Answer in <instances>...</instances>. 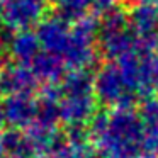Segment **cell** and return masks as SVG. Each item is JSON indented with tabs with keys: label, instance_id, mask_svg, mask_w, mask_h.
I'll return each instance as SVG.
<instances>
[{
	"label": "cell",
	"instance_id": "21",
	"mask_svg": "<svg viewBox=\"0 0 158 158\" xmlns=\"http://www.w3.org/2000/svg\"><path fill=\"white\" fill-rule=\"evenodd\" d=\"M156 7H158V2H156Z\"/></svg>",
	"mask_w": 158,
	"mask_h": 158
},
{
	"label": "cell",
	"instance_id": "13",
	"mask_svg": "<svg viewBox=\"0 0 158 158\" xmlns=\"http://www.w3.org/2000/svg\"><path fill=\"white\" fill-rule=\"evenodd\" d=\"M97 151L87 144H72L66 141L61 148L55 151L53 155H49V158H95Z\"/></svg>",
	"mask_w": 158,
	"mask_h": 158
},
{
	"label": "cell",
	"instance_id": "3",
	"mask_svg": "<svg viewBox=\"0 0 158 158\" xmlns=\"http://www.w3.org/2000/svg\"><path fill=\"white\" fill-rule=\"evenodd\" d=\"M44 19V0H0V22L10 31H24Z\"/></svg>",
	"mask_w": 158,
	"mask_h": 158
},
{
	"label": "cell",
	"instance_id": "16",
	"mask_svg": "<svg viewBox=\"0 0 158 158\" xmlns=\"http://www.w3.org/2000/svg\"><path fill=\"white\" fill-rule=\"evenodd\" d=\"M5 123V116H4V106H2V102H0V126H4Z\"/></svg>",
	"mask_w": 158,
	"mask_h": 158
},
{
	"label": "cell",
	"instance_id": "4",
	"mask_svg": "<svg viewBox=\"0 0 158 158\" xmlns=\"http://www.w3.org/2000/svg\"><path fill=\"white\" fill-rule=\"evenodd\" d=\"M129 29L138 38L141 48H158V7L153 2L133 4L127 12Z\"/></svg>",
	"mask_w": 158,
	"mask_h": 158
},
{
	"label": "cell",
	"instance_id": "8",
	"mask_svg": "<svg viewBox=\"0 0 158 158\" xmlns=\"http://www.w3.org/2000/svg\"><path fill=\"white\" fill-rule=\"evenodd\" d=\"M4 106L5 123L10 127L17 129H27L31 124L36 123V114H38V100L27 94H17V95L4 97L2 100Z\"/></svg>",
	"mask_w": 158,
	"mask_h": 158
},
{
	"label": "cell",
	"instance_id": "2",
	"mask_svg": "<svg viewBox=\"0 0 158 158\" xmlns=\"http://www.w3.org/2000/svg\"><path fill=\"white\" fill-rule=\"evenodd\" d=\"M94 92L102 106L107 107H134L139 99L136 92L131 89L126 77L123 75L116 61H107L97 70Z\"/></svg>",
	"mask_w": 158,
	"mask_h": 158
},
{
	"label": "cell",
	"instance_id": "10",
	"mask_svg": "<svg viewBox=\"0 0 158 158\" xmlns=\"http://www.w3.org/2000/svg\"><path fill=\"white\" fill-rule=\"evenodd\" d=\"M41 41L38 34L32 32L31 29L24 31H15L14 36L9 39V53L10 56L19 63V65H31L34 58L39 55L41 49Z\"/></svg>",
	"mask_w": 158,
	"mask_h": 158
},
{
	"label": "cell",
	"instance_id": "11",
	"mask_svg": "<svg viewBox=\"0 0 158 158\" xmlns=\"http://www.w3.org/2000/svg\"><path fill=\"white\" fill-rule=\"evenodd\" d=\"M4 150L5 155L12 158H34V151L26 129L9 127L4 131Z\"/></svg>",
	"mask_w": 158,
	"mask_h": 158
},
{
	"label": "cell",
	"instance_id": "15",
	"mask_svg": "<svg viewBox=\"0 0 158 158\" xmlns=\"http://www.w3.org/2000/svg\"><path fill=\"white\" fill-rule=\"evenodd\" d=\"M5 150H4V131H2V126H0V158H4Z\"/></svg>",
	"mask_w": 158,
	"mask_h": 158
},
{
	"label": "cell",
	"instance_id": "17",
	"mask_svg": "<svg viewBox=\"0 0 158 158\" xmlns=\"http://www.w3.org/2000/svg\"><path fill=\"white\" fill-rule=\"evenodd\" d=\"M136 158H158V156L153 153H144V155H139V156H136Z\"/></svg>",
	"mask_w": 158,
	"mask_h": 158
},
{
	"label": "cell",
	"instance_id": "1",
	"mask_svg": "<svg viewBox=\"0 0 158 158\" xmlns=\"http://www.w3.org/2000/svg\"><path fill=\"white\" fill-rule=\"evenodd\" d=\"M89 131L100 158H136L144 151V123L134 107L97 112L89 124Z\"/></svg>",
	"mask_w": 158,
	"mask_h": 158
},
{
	"label": "cell",
	"instance_id": "7",
	"mask_svg": "<svg viewBox=\"0 0 158 158\" xmlns=\"http://www.w3.org/2000/svg\"><path fill=\"white\" fill-rule=\"evenodd\" d=\"M38 87V78L27 65H2L0 66V95H17L32 92Z\"/></svg>",
	"mask_w": 158,
	"mask_h": 158
},
{
	"label": "cell",
	"instance_id": "5",
	"mask_svg": "<svg viewBox=\"0 0 158 158\" xmlns=\"http://www.w3.org/2000/svg\"><path fill=\"white\" fill-rule=\"evenodd\" d=\"M95 94H63L60 100V114L66 126H85L90 124L97 114Z\"/></svg>",
	"mask_w": 158,
	"mask_h": 158
},
{
	"label": "cell",
	"instance_id": "9",
	"mask_svg": "<svg viewBox=\"0 0 158 158\" xmlns=\"http://www.w3.org/2000/svg\"><path fill=\"white\" fill-rule=\"evenodd\" d=\"M29 66H31L32 73L36 75L38 82H43L44 85H58L66 77L65 61L60 56L48 51L39 53Z\"/></svg>",
	"mask_w": 158,
	"mask_h": 158
},
{
	"label": "cell",
	"instance_id": "20",
	"mask_svg": "<svg viewBox=\"0 0 158 158\" xmlns=\"http://www.w3.org/2000/svg\"><path fill=\"white\" fill-rule=\"evenodd\" d=\"M39 158H49V156H39Z\"/></svg>",
	"mask_w": 158,
	"mask_h": 158
},
{
	"label": "cell",
	"instance_id": "18",
	"mask_svg": "<svg viewBox=\"0 0 158 158\" xmlns=\"http://www.w3.org/2000/svg\"><path fill=\"white\" fill-rule=\"evenodd\" d=\"M131 4H138V2H158V0H127Z\"/></svg>",
	"mask_w": 158,
	"mask_h": 158
},
{
	"label": "cell",
	"instance_id": "22",
	"mask_svg": "<svg viewBox=\"0 0 158 158\" xmlns=\"http://www.w3.org/2000/svg\"><path fill=\"white\" fill-rule=\"evenodd\" d=\"M9 158H12V156H9Z\"/></svg>",
	"mask_w": 158,
	"mask_h": 158
},
{
	"label": "cell",
	"instance_id": "19",
	"mask_svg": "<svg viewBox=\"0 0 158 158\" xmlns=\"http://www.w3.org/2000/svg\"><path fill=\"white\" fill-rule=\"evenodd\" d=\"M44 2H51V4H56L58 0H44Z\"/></svg>",
	"mask_w": 158,
	"mask_h": 158
},
{
	"label": "cell",
	"instance_id": "14",
	"mask_svg": "<svg viewBox=\"0 0 158 158\" xmlns=\"http://www.w3.org/2000/svg\"><path fill=\"white\" fill-rule=\"evenodd\" d=\"M117 4H119V0H92V12L100 17L102 14L116 9Z\"/></svg>",
	"mask_w": 158,
	"mask_h": 158
},
{
	"label": "cell",
	"instance_id": "6",
	"mask_svg": "<svg viewBox=\"0 0 158 158\" xmlns=\"http://www.w3.org/2000/svg\"><path fill=\"white\" fill-rule=\"evenodd\" d=\"M36 34H38L44 51L63 58L66 48L70 46V39H72V26L56 14L43 19L38 24Z\"/></svg>",
	"mask_w": 158,
	"mask_h": 158
},
{
	"label": "cell",
	"instance_id": "12",
	"mask_svg": "<svg viewBox=\"0 0 158 158\" xmlns=\"http://www.w3.org/2000/svg\"><path fill=\"white\" fill-rule=\"evenodd\" d=\"M92 12V0H58L56 14L66 22H77Z\"/></svg>",
	"mask_w": 158,
	"mask_h": 158
}]
</instances>
